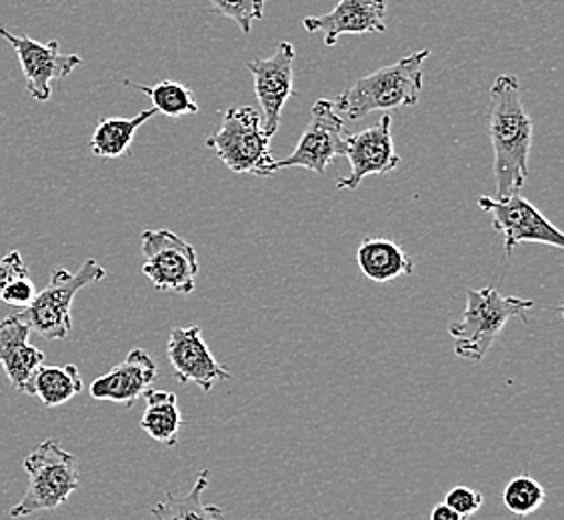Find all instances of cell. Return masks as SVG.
<instances>
[{"mask_svg": "<svg viewBox=\"0 0 564 520\" xmlns=\"http://www.w3.org/2000/svg\"><path fill=\"white\" fill-rule=\"evenodd\" d=\"M532 119L522 105L517 76L500 75L490 88L489 134L495 151L497 196L519 195L529 178Z\"/></svg>", "mask_w": 564, "mask_h": 520, "instance_id": "1", "label": "cell"}, {"mask_svg": "<svg viewBox=\"0 0 564 520\" xmlns=\"http://www.w3.org/2000/svg\"><path fill=\"white\" fill-rule=\"evenodd\" d=\"M431 51H419L399 63L382 66L370 75L358 78L352 87L333 100L338 117L348 122L369 117L375 110L414 107L423 93V66Z\"/></svg>", "mask_w": 564, "mask_h": 520, "instance_id": "2", "label": "cell"}, {"mask_svg": "<svg viewBox=\"0 0 564 520\" xmlns=\"http://www.w3.org/2000/svg\"><path fill=\"white\" fill-rule=\"evenodd\" d=\"M532 308V301L505 296L495 286L468 291L465 316L448 325V335L455 338V357L470 362L482 360L489 355L507 323L512 318H521L522 323H527V315Z\"/></svg>", "mask_w": 564, "mask_h": 520, "instance_id": "3", "label": "cell"}, {"mask_svg": "<svg viewBox=\"0 0 564 520\" xmlns=\"http://www.w3.org/2000/svg\"><path fill=\"white\" fill-rule=\"evenodd\" d=\"M24 470L29 475V487L9 512L11 519L58 509L70 499L80 483L75 456L58 446L56 441H43L36 446L24 458Z\"/></svg>", "mask_w": 564, "mask_h": 520, "instance_id": "4", "label": "cell"}, {"mask_svg": "<svg viewBox=\"0 0 564 520\" xmlns=\"http://www.w3.org/2000/svg\"><path fill=\"white\" fill-rule=\"evenodd\" d=\"M207 147L232 173L272 176L279 171L271 154V139L262 129L257 109H228L220 129L208 137Z\"/></svg>", "mask_w": 564, "mask_h": 520, "instance_id": "5", "label": "cell"}, {"mask_svg": "<svg viewBox=\"0 0 564 520\" xmlns=\"http://www.w3.org/2000/svg\"><path fill=\"white\" fill-rule=\"evenodd\" d=\"M107 271L97 260H85L78 272L56 269L51 274L48 286L36 293L33 303L22 308V321L29 325L31 333L43 336L46 340H65L73 331V301L78 291L90 282H100Z\"/></svg>", "mask_w": 564, "mask_h": 520, "instance_id": "6", "label": "cell"}, {"mask_svg": "<svg viewBox=\"0 0 564 520\" xmlns=\"http://www.w3.org/2000/svg\"><path fill=\"white\" fill-rule=\"evenodd\" d=\"M142 272L154 289L164 293H193L198 277V254L193 245L181 239L173 230H144L142 232Z\"/></svg>", "mask_w": 564, "mask_h": 520, "instance_id": "7", "label": "cell"}, {"mask_svg": "<svg viewBox=\"0 0 564 520\" xmlns=\"http://www.w3.org/2000/svg\"><path fill=\"white\" fill-rule=\"evenodd\" d=\"M478 206L492 217V227L505 239L507 254L522 242H539L564 249V235L524 196H480Z\"/></svg>", "mask_w": 564, "mask_h": 520, "instance_id": "8", "label": "cell"}, {"mask_svg": "<svg viewBox=\"0 0 564 520\" xmlns=\"http://www.w3.org/2000/svg\"><path fill=\"white\" fill-rule=\"evenodd\" d=\"M345 120L333 107V100H316L311 110V120L296 144L293 154L276 161V169H306L316 174H325L328 164L347 154L348 142Z\"/></svg>", "mask_w": 564, "mask_h": 520, "instance_id": "9", "label": "cell"}, {"mask_svg": "<svg viewBox=\"0 0 564 520\" xmlns=\"http://www.w3.org/2000/svg\"><path fill=\"white\" fill-rule=\"evenodd\" d=\"M0 36L14 48L26 80V90L39 102H48L53 97L51 85L55 80H63L76 66L83 65L80 56L63 55L58 41L39 43L31 36H17L4 26H0Z\"/></svg>", "mask_w": 564, "mask_h": 520, "instance_id": "10", "label": "cell"}, {"mask_svg": "<svg viewBox=\"0 0 564 520\" xmlns=\"http://www.w3.org/2000/svg\"><path fill=\"white\" fill-rule=\"evenodd\" d=\"M294 56L293 44L281 43L271 58H252L247 63L254 78V95L261 105L262 129L269 139L279 132L282 109L294 95Z\"/></svg>", "mask_w": 564, "mask_h": 520, "instance_id": "11", "label": "cell"}, {"mask_svg": "<svg viewBox=\"0 0 564 520\" xmlns=\"http://www.w3.org/2000/svg\"><path fill=\"white\" fill-rule=\"evenodd\" d=\"M350 174L337 181L338 191H357L370 174H389L399 169L401 156L392 141L391 115H382L375 127L348 134L347 154Z\"/></svg>", "mask_w": 564, "mask_h": 520, "instance_id": "12", "label": "cell"}, {"mask_svg": "<svg viewBox=\"0 0 564 520\" xmlns=\"http://www.w3.org/2000/svg\"><path fill=\"white\" fill-rule=\"evenodd\" d=\"M166 355L181 384L195 382L203 392H210L220 380L232 379L230 370L210 353L200 326H174L169 335Z\"/></svg>", "mask_w": 564, "mask_h": 520, "instance_id": "13", "label": "cell"}, {"mask_svg": "<svg viewBox=\"0 0 564 520\" xmlns=\"http://www.w3.org/2000/svg\"><path fill=\"white\" fill-rule=\"evenodd\" d=\"M159 379V367L144 348H132L119 367L93 380L90 397L95 401L119 402L132 409Z\"/></svg>", "mask_w": 564, "mask_h": 520, "instance_id": "14", "label": "cell"}, {"mask_svg": "<svg viewBox=\"0 0 564 520\" xmlns=\"http://www.w3.org/2000/svg\"><path fill=\"white\" fill-rule=\"evenodd\" d=\"M308 33L325 34L326 46H335L343 34H370L387 31V0H340L321 17L303 21Z\"/></svg>", "mask_w": 564, "mask_h": 520, "instance_id": "15", "label": "cell"}, {"mask_svg": "<svg viewBox=\"0 0 564 520\" xmlns=\"http://www.w3.org/2000/svg\"><path fill=\"white\" fill-rule=\"evenodd\" d=\"M31 328L21 315L7 316L0 323V367L12 389L24 394L29 380L44 365V353L29 343Z\"/></svg>", "mask_w": 564, "mask_h": 520, "instance_id": "16", "label": "cell"}, {"mask_svg": "<svg viewBox=\"0 0 564 520\" xmlns=\"http://www.w3.org/2000/svg\"><path fill=\"white\" fill-rule=\"evenodd\" d=\"M360 272L372 282H392L414 272L411 254L391 239H365L357 249Z\"/></svg>", "mask_w": 564, "mask_h": 520, "instance_id": "17", "label": "cell"}, {"mask_svg": "<svg viewBox=\"0 0 564 520\" xmlns=\"http://www.w3.org/2000/svg\"><path fill=\"white\" fill-rule=\"evenodd\" d=\"M147 409L141 419V429L151 436L152 441L174 448L178 445L181 426L185 419L178 409V399L171 390L149 389L144 394Z\"/></svg>", "mask_w": 564, "mask_h": 520, "instance_id": "18", "label": "cell"}, {"mask_svg": "<svg viewBox=\"0 0 564 520\" xmlns=\"http://www.w3.org/2000/svg\"><path fill=\"white\" fill-rule=\"evenodd\" d=\"M207 487L208 470L203 468L191 492H186L185 497H174L173 492H166L164 500L152 507V517L156 520H227L220 507L203 502Z\"/></svg>", "mask_w": 564, "mask_h": 520, "instance_id": "19", "label": "cell"}, {"mask_svg": "<svg viewBox=\"0 0 564 520\" xmlns=\"http://www.w3.org/2000/svg\"><path fill=\"white\" fill-rule=\"evenodd\" d=\"M83 392V379L75 365L65 367H41L34 372L24 394H33L43 401L46 409H56Z\"/></svg>", "mask_w": 564, "mask_h": 520, "instance_id": "20", "label": "cell"}, {"mask_svg": "<svg viewBox=\"0 0 564 520\" xmlns=\"http://www.w3.org/2000/svg\"><path fill=\"white\" fill-rule=\"evenodd\" d=\"M156 110H142L132 119H102L97 124L90 139V151L100 159H120L131 151L132 141L137 130L141 129L147 120H151Z\"/></svg>", "mask_w": 564, "mask_h": 520, "instance_id": "21", "label": "cell"}, {"mask_svg": "<svg viewBox=\"0 0 564 520\" xmlns=\"http://www.w3.org/2000/svg\"><path fill=\"white\" fill-rule=\"evenodd\" d=\"M124 85L139 88L142 95L151 98L152 109L161 112L164 117H169V119H178V117L198 112V105H196L193 90L186 85L176 83V80H161L152 87L139 85V83H132V80H124Z\"/></svg>", "mask_w": 564, "mask_h": 520, "instance_id": "22", "label": "cell"}, {"mask_svg": "<svg viewBox=\"0 0 564 520\" xmlns=\"http://www.w3.org/2000/svg\"><path fill=\"white\" fill-rule=\"evenodd\" d=\"M546 500V490L543 485L531 475H521L510 480L502 490L505 507L517 517H529L541 509Z\"/></svg>", "mask_w": 564, "mask_h": 520, "instance_id": "23", "label": "cell"}, {"mask_svg": "<svg viewBox=\"0 0 564 520\" xmlns=\"http://www.w3.org/2000/svg\"><path fill=\"white\" fill-rule=\"evenodd\" d=\"M213 12L239 24L240 33L249 36L254 22L264 17V0H208Z\"/></svg>", "mask_w": 564, "mask_h": 520, "instance_id": "24", "label": "cell"}, {"mask_svg": "<svg viewBox=\"0 0 564 520\" xmlns=\"http://www.w3.org/2000/svg\"><path fill=\"white\" fill-rule=\"evenodd\" d=\"M445 505L448 509L458 512L460 517L468 519L485 505V497L475 488L455 487L446 492Z\"/></svg>", "mask_w": 564, "mask_h": 520, "instance_id": "25", "label": "cell"}, {"mask_svg": "<svg viewBox=\"0 0 564 520\" xmlns=\"http://www.w3.org/2000/svg\"><path fill=\"white\" fill-rule=\"evenodd\" d=\"M34 296H36L34 282L31 281L29 277H21V279H14V281L4 289V293L0 296V301H4L7 304H12V306L26 308L29 304L33 303Z\"/></svg>", "mask_w": 564, "mask_h": 520, "instance_id": "26", "label": "cell"}, {"mask_svg": "<svg viewBox=\"0 0 564 520\" xmlns=\"http://www.w3.org/2000/svg\"><path fill=\"white\" fill-rule=\"evenodd\" d=\"M21 277H29V269L22 260L21 252L12 250L4 259H0V296L14 279H21Z\"/></svg>", "mask_w": 564, "mask_h": 520, "instance_id": "27", "label": "cell"}, {"mask_svg": "<svg viewBox=\"0 0 564 520\" xmlns=\"http://www.w3.org/2000/svg\"><path fill=\"white\" fill-rule=\"evenodd\" d=\"M429 520H468L465 517H460L458 512H455L453 509H448L445 502H441V505H436L434 507L433 512H431V517Z\"/></svg>", "mask_w": 564, "mask_h": 520, "instance_id": "28", "label": "cell"}]
</instances>
